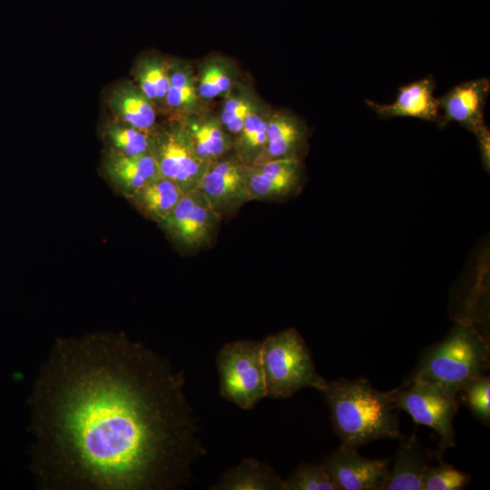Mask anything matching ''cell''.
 <instances>
[{"label": "cell", "mask_w": 490, "mask_h": 490, "mask_svg": "<svg viewBox=\"0 0 490 490\" xmlns=\"http://www.w3.org/2000/svg\"><path fill=\"white\" fill-rule=\"evenodd\" d=\"M259 99L251 90L236 85L226 96L219 118L223 127L234 137Z\"/></svg>", "instance_id": "26"}, {"label": "cell", "mask_w": 490, "mask_h": 490, "mask_svg": "<svg viewBox=\"0 0 490 490\" xmlns=\"http://www.w3.org/2000/svg\"><path fill=\"white\" fill-rule=\"evenodd\" d=\"M103 137L108 151L128 156H135L151 152V133L129 124L112 120L103 130Z\"/></svg>", "instance_id": "25"}, {"label": "cell", "mask_w": 490, "mask_h": 490, "mask_svg": "<svg viewBox=\"0 0 490 490\" xmlns=\"http://www.w3.org/2000/svg\"><path fill=\"white\" fill-rule=\"evenodd\" d=\"M321 464L339 490H384L390 475L387 460L365 458L343 445Z\"/></svg>", "instance_id": "11"}, {"label": "cell", "mask_w": 490, "mask_h": 490, "mask_svg": "<svg viewBox=\"0 0 490 490\" xmlns=\"http://www.w3.org/2000/svg\"><path fill=\"white\" fill-rule=\"evenodd\" d=\"M478 142L479 151L483 166L486 172L490 168V132L486 126L475 134Z\"/></svg>", "instance_id": "30"}, {"label": "cell", "mask_w": 490, "mask_h": 490, "mask_svg": "<svg viewBox=\"0 0 490 490\" xmlns=\"http://www.w3.org/2000/svg\"><path fill=\"white\" fill-rule=\"evenodd\" d=\"M198 93L206 103L226 96L238 84V68L228 58L214 55L203 60L196 74Z\"/></svg>", "instance_id": "24"}, {"label": "cell", "mask_w": 490, "mask_h": 490, "mask_svg": "<svg viewBox=\"0 0 490 490\" xmlns=\"http://www.w3.org/2000/svg\"><path fill=\"white\" fill-rule=\"evenodd\" d=\"M489 343L466 321L457 322L439 342L429 347L406 380L436 383L457 397L470 380L489 368Z\"/></svg>", "instance_id": "3"}, {"label": "cell", "mask_w": 490, "mask_h": 490, "mask_svg": "<svg viewBox=\"0 0 490 490\" xmlns=\"http://www.w3.org/2000/svg\"><path fill=\"white\" fill-rule=\"evenodd\" d=\"M436 82L432 75L398 88L396 100L390 104H381L366 100L367 105L383 119L414 117L426 122H438L440 113L438 100L434 96Z\"/></svg>", "instance_id": "13"}, {"label": "cell", "mask_w": 490, "mask_h": 490, "mask_svg": "<svg viewBox=\"0 0 490 490\" xmlns=\"http://www.w3.org/2000/svg\"><path fill=\"white\" fill-rule=\"evenodd\" d=\"M103 168L107 179L128 199L148 182L160 176L155 159L151 152L128 156L107 150Z\"/></svg>", "instance_id": "15"}, {"label": "cell", "mask_w": 490, "mask_h": 490, "mask_svg": "<svg viewBox=\"0 0 490 490\" xmlns=\"http://www.w3.org/2000/svg\"><path fill=\"white\" fill-rule=\"evenodd\" d=\"M107 107L114 121L150 133L157 126L156 106L132 82L115 84L108 93Z\"/></svg>", "instance_id": "16"}, {"label": "cell", "mask_w": 490, "mask_h": 490, "mask_svg": "<svg viewBox=\"0 0 490 490\" xmlns=\"http://www.w3.org/2000/svg\"><path fill=\"white\" fill-rule=\"evenodd\" d=\"M169 79L163 111L169 120L181 121L206 112L205 103L198 93L196 73L189 63L170 59Z\"/></svg>", "instance_id": "17"}, {"label": "cell", "mask_w": 490, "mask_h": 490, "mask_svg": "<svg viewBox=\"0 0 490 490\" xmlns=\"http://www.w3.org/2000/svg\"><path fill=\"white\" fill-rule=\"evenodd\" d=\"M389 395L397 408L440 436L436 454L441 461L444 452L456 444L453 419L458 410L457 397L436 383L421 379L405 380L403 385L389 391Z\"/></svg>", "instance_id": "6"}, {"label": "cell", "mask_w": 490, "mask_h": 490, "mask_svg": "<svg viewBox=\"0 0 490 490\" xmlns=\"http://www.w3.org/2000/svg\"><path fill=\"white\" fill-rule=\"evenodd\" d=\"M283 490H339L322 464L303 463L284 480Z\"/></svg>", "instance_id": "27"}, {"label": "cell", "mask_w": 490, "mask_h": 490, "mask_svg": "<svg viewBox=\"0 0 490 490\" xmlns=\"http://www.w3.org/2000/svg\"><path fill=\"white\" fill-rule=\"evenodd\" d=\"M183 371L120 335L61 339L32 397L45 489L173 490L205 455Z\"/></svg>", "instance_id": "1"}, {"label": "cell", "mask_w": 490, "mask_h": 490, "mask_svg": "<svg viewBox=\"0 0 490 490\" xmlns=\"http://www.w3.org/2000/svg\"><path fill=\"white\" fill-rule=\"evenodd\" d=\"M220 220L205 194L195 188L185 191L158 224L180 250L194 253L211 243Z\"/></svg>", "instance_id": "8"}, {"label": "cell", "mask_w": 490, "mask_h": 490, "mask_svg": "<svg viewBox=\"0 0 490 490\" xmlns=\"http://www.w3.org/2000/svg\"><path fill=\"white\" fill-rule=\"evenodd\" d=\"M244 172L250 201L287 199L297 194L304 181V166L300 159L244 164Z\"/></svg>", "instance_id": "9"}, {"label": "cell", "mask_w": 490, "mask_h": 490, "mask_svg": "<svg viewBox=\"0 0 490 490\" xmlns=\"http://www.w3.org/2000/svg\"><path fill=\"white\" fill-rule=\"evenodd\" d=\"M260 344L267 397L285 398L312 387L319 375L305 340L295 328L270 335Z\"/></svg>", "instance_id": "4"}, {"label": "cell", "mask_w": 490, "mask_h": 490, "mask_svg": "<svg viewBox=\"0 0 490 490\" xmlns=\"http://www.w3.org/2000/svg\"><path fill=\"white\" fill-rule=\"evenodd\" d=\"M469 482L467 474L441 462L437 466L429 465L425 468L421 490H460L466 488Z\"/></svg>", "instance_id": "28"}, {"label": "cell", "mask_w": 490, "mask_h": 490, "mask_svg": "<svg viewBox=\"0 0 490 490\" xmlns=\"http://www.w3.org/2000/svg\"><path fill=\"white\" fill-rule=\"evenodd\" d=\"M312 387L328 402L341 445L358 449L375 440L403 437L389 392L376 389L368 379L330 381L318 376Z\"/></svg>", "instance_id": "2"}, {"label": "cell", "mask_w": 490, "mask_h": 490, "mask_svg": "<svg viewBox=\"0 0 490 490\" xmlns=\"http://www.w3.org/2000/svg\"><path fill=\"white\" fill-rule=\"evenodd\" d=\"M460 393L468 407L485 424L490 421V378L489 376H479L466 383Z\"/></svg>", "instance_id": "29"}, {"label": "cell", "mask_w": 490, "mask_h": 490, "mask_svg": "<svg viewBox=\"0 0 490 490\" xmlns=\"http://www.w3.org/2000/svg\"><path fill=\"white\" fill-rule=\"evenodd\" d=\"M183 193L177 183L160 175L129 200L142 215L160 223L172 211Z\"/></svg>", "instance_id": "22"}, {"label": "cell", "mask_w": 490, "mask_h": 490, "mask_svg": "<svg viewBox=\"0 0 490 490\" xmlns=\"http://www.w3.org/2000/svg\"><path fill=\"white\" fill-rule=\"evenodd\" d=\"M387 484L384 490H421L422 475L436 450L425 449L417 442L416 435L401 438Z\"/></svg>", "instance_id": "19"}, {"label": "cell", "mask_w": 490, "mask_h": 490, "mask_svg": "<svg viewBox=\"0 0 490 490\" xmlns=\"http://www.w3.org/2000/svg\"><path fill=\"white\" fill-rule=\"evenodd\" d=\"M222 397L242 409H252L267 397L261 344L236 340L225 344L216 357Z\"/></svg>", "instance_id": "5"}, {"label": "cell", "mask_w": 490, "mask_h": 490, "mask_svg": "<svg viewBox=\"0 0 490 490\" xmlns=\"http://www.w3.org/2000/svg\"><path fill=\"white\" fill-rule=\"evenodd\" d=\"M181 121L198 156L208 166L232 152L234 137L223 127L219 116L204 112Z\"/></svg>", "instance_id": "18"}, {"label": "cell", "mask_w": 490, "mask_h": 490, "mask_svg": "<svg viewBox=\"0 0 490 490\" xmlns=\"http://www.w3.org/2000/svg\"><path fill=\"white\" fill-rule=\"evenodd\" d=\"M305 123L288 111H273L267 126L265 146L255 161L263 162L277 159L302 160L308 148Z\"/></svg>", "instance_id": "14"}, {"label": "cell", "mask_w": 490, "mask_h": 490, "mask_svg": "<svg viewBox=\"0 0 490 490\" xmlns=\"http://www.w3.org/2000/svg\"><path fill=\"white\" fill-rule=\"evenodd\" d=\"M272 110L259 102L245 119L240 131L234 136L232 154L242 164L255 162L267 139V126Z\"/></svg>", "instance_id": "23"}, {"label": "cell", "mask_w": 490, "mask_h": 490, "mask_svg": "<svg viewBox=\"0 0 490 490\" xmlns=\"http://www.w3.org/2000/svg\"><path fill=\"white\" fill-rule=\"evenodd\" d=\"M152 147L161 176L185 192L197 188L208 165L198 156L181 121L168 120L151 132Z\"/></svg>", "instance_id": "7"}, {"label": "cell", "mask_w": 490, "mask_h": 490, "mask_svg": "<svg viewBox=\"0 0 490 490\" xmlns=\"http://www.w3.org/2000/svg\"><path fill=\"white\" fill-rule=\"evenodd\" d=\"M197 189L205 194L221 218L250 201L244 164L232 152L208 166Z\"/></svg>", "instance_id": "10"}, {"label": "cell", "mask_w": 490, "mask_h": 490, "mask_svg": "<svg viewBox=\"0 0 490 490\" xmlns=\"http://www.w3.org/2000/svg\"><path fill=\"white\" fill-rule=\"evenodd\" d=\"M489 91L490 80L485 77L461 83L450 89L437 98L439 126L455 122L475 135L487 126L484 109Z\"/></svg>", "instance_id": "12"}, {"label": "cell", "mask_w": 490, "mask_h": 490, "mask_svg": "<svg viewBox=\"0 0 490 490\" xmlns=\"http://www.w3.org/2000/svg\"><path fill=\"white\" fill-rule=\"evenodd\" d=\"M284 480L267 464L243 459L222 474L212 490H283Z\"/></svg>", "instance_id": "20"}, {"label": "cell", "mask_w": 490, "mask_h": 490, "mask_svg": "<svg viewBox=\"0 0 490 490\" xmlns=\"http://www.w3.org/2000/svg\"><path fill=\"white\" fill-rule=\"evenodd\" d=\"M169 69L170 59L156 53L140 56L132 68L134 83L162 113L170 86Z\"/></svg>", "instance_id": "21"}]
</instances>
